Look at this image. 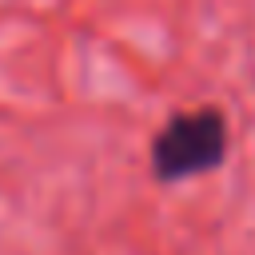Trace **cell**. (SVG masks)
<instances>
[{
  "mask_svg": "<svg viewBox=\"0 0 255 255\" xmlns=\"http://www.w3.org/2000/svg\"><path fill=\"white\" fill-rule=\"evenodd\" d=\"M227 147H231L227 116L215 104H199L171 112L159 124L147 147V167L155 183H187L215 171L227 159Z\"/></svg>",
  "mask_w": 255,
  "mask_h": 255,
  "instance_id": "1",
  "label": "cell"
}]
</instances>
